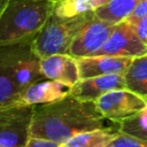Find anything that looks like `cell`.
<instances>
[{"label":"cell","instance_id":"obj_13","mask_svg":"<svg viewBox=\"0 0 147 147\" xmlns=\"http://www.w3.org/2000/svg\"><path fill=\"white\" fill-rule=\"evenodd\" d=\"M125 87L147 101V54L133 57L124 74Z\"/></svg>","mask_w":147,"mask_h":147},{"label":"cell","instance_id":"obj_15","mask_svg":"<svg viewBox=\"0 0 147 147\" xmlns=\"http://www.w3.org/2000/svg\"><path fill=\"white\" fill-rule=\"evenodd\" d=\"M138 0H110L105 5L95 8L94 14L109 23L117 24L126 20L134 10Z\"/></svg>","mask_w":147,"mask_h":147},{"label":"cell","instance_id":"obj_5","mask_svg":"<svg viewBox=\"0 0 147 147\" xmlns=\"http://www.w3.org/2000/svg\"><path fill=\"white\" fill-rule=\"evenodd\" d=\"M34 106L13 105L0 109V147H23L31 137Z\"/></svg>","mask_w":147,"mask_h":147},{"label":"cell","instance_id":"obj_11","mask_svg":"<svg viewBox=\"0 0 147 147\" xmlns=\"http://www.w3.org/2000/svg\"><path fill=\"white\" fill-rule=\"evenodd\" d=\"M40 69L46 79H52L72 87L79 79L77 59L70 54H53L40 59Z\"/></svg>","mask_w":147,"mask_h":147},{"label":"cell","instance_id":"obj_4","mask_svg":"<svg viewBox=\"0 0 147 147\" xmlns=\"http://www.w3.org/2000/svg\"><path fill=\"white\" fill-rule=\"evenodd\" d=\"M32 40L0 45V109L16 105L23 92L18 70L24 54L32 46Z\"/></svg>","mask_w":147,"mask_h":147},{"label":"cell","instance_id":"obj_22","mask_svg":"<svg viewBox=\"0 0 147 147\" xmlns=\"http://www.w3.org/2000/svg\"><path fill=\"white\" fill-rule=\"evenodd\" d=\"M8 2H9V0H0V17H1V15H2L3 10L6 9V7H7Z\"/></svg>","mask_w":147,"mask_h":147},{"label":"cell","instance_id":"obj_12","mask_svg":"<svg viewBox=\"0 0 147 147\" xmlns=\"http://www.w3.org/2000/svg\"><path fill=\"white\" fill-rule=\"evenodd\" d=\"M133 57L113 55H92L78 57V69L80 78H90L102 75L125 74Z\"/></svg>","mask_w":147,"mask_h":147},{"label":"cell","instance_id":"obj_14","mask_svg":"<svg viewBox=\"0 0 147 147\" xmlns=\"http://www.w3.org/2000/svg\"><path fill=\"white\" fill-rule=\"evenodd\" d=\"M117 133V130H111L110 127L95 129L91 131H84L75 134L68 141H65L63 147H108Z\"/></svg>","mask_w":147,"mask_h":147},{"label":"cell","instance_id":"obj_1","mask_svg":"<svg viewBox=\"0 0 147 147\" xmlns=\"http://www.w3.org/2000/svg\"><path fill=\"white\" fill-rule=\"evenodd\" d=\"M106 121L94 101L69 94L59 101L34 106L31 136L63 145L77 133L107 127Z\"/></svg>","mask_w":147,"mask_h":147},{"label":"cell","instance_id":"obj_2","mask_svg":"<svg viewBox=\"0 0 147 147\" xmlns=\"http://www.w3.org/2000/svg\"><path fill=\"white\" fill-rule=\"evenodd\" d=\"M54 8L55 0H9L0 17V45L33 39Z\"/></svg>","mask_w":147,"mask_h":147},{"label":"cell","instance_id":"obj_21","mask_svg":"<svg viewBox=\"0 0 147 147\" xmlns=\"http://www.w3.org/2000/svg\"><path fill=\"white\" fill-rule=\"evenodd\" d=\"M87 1L90 2L92 9L94 10L95 8H98V7L102 6V5H105L106 2H108V1H110V0H87Z\"/></svg>","mask_w":147,"mask_h":147},{"label":"cell","instance_id":"obj_19","mask_svg":"<svg viewBox=\"0 0 147 147\" xmlns=\"http://www.w3.org/2000/svg\"><path fill=\"white\" fill-rule=\"evenodd\" d=\"M23 147H63L61 144H57L53 140L40 138V137H30L26 144Z\"/></svg>","mask_w":147,"mask_h":147},{"label":"cell","instance_id":"obj_8","mask_svg":"<svg viewBox=\"0 0 147 147\" xmlns=\"http://www.w3.org/2000/svg\"><path fill=\"white\" fill-rule=\"evenodd\" d=\"M147 54V45L140 40L131 24L124 20L115 24L107 42L95 55L137 57Z\"/></svg>","mask_w":147,"mask_h":147},{"label":"cell","instance_id":"obj_18","mask_svg":"<svg viewBox=\"0 0 147 147\" xmlns=\"http://www.w3.org/2000/svg\"><path fill=\"white\" fill-rule=\"evenodd\" d=\"M127 22L131 24V26L133 28L134 32L140 38V40L147 45V16Z\"/></svg>","mask_w":147,"mask_h":147},{"label":"cell","instance_id":"obj_17","mask_svg":"<svg viewBox=\"0 0 147 147\" xmlns=\"http://www.w3.org/2000/svg\"><path fill=\"white\" fill-rule=\"evenodd\" d=\"M108 147H147V142L136 137L117 131L115 138L108 145Z\"/></svg>","mask_w":147,"mask_h":147},{"label":"cell","instance_id":"obj_3","mask_svg":"<svg viewBox=\"0 0 147 147\" xmlns=\"http://www.w3.org/2000/svg\"><path fill=\"white\" fill-rule=\"evenodd\" d=\"M92 11L72 17H64L53 11L32 40V49L36 55L41 59L53 54H69L76 34Z\"/></svg>","mask_w":147,"mask_h":147},{"label":"cell","instance_id":"obj_6","mask_svg":"<svg viewBox=\"0 0 147 147\" xmlns=\"http://www.w3.org/2000/svg\"><path fill=\"white\" fill-rule=\"evenodd\" d=\"M114 26L115 24L99 18L94 11H92L76 34L70 46L69 54L76 59L95 55L107 42Z\"/></svg>","mask_w":147,"mask_h":147},{"label":"cell","instance_id":"obj_20","mask_svg":"<svg viewBox=\"0 0 147 147\" xmlns=\"http://www.w3.org/2000/svg\"><path fill=\"white\" fill-rule=\"evenodd\" d=\"M147 16V0H138V3L133 13L126 18V21H133Z\"/></svg>","mask_w":147,"mask_h":147},{"label":"cell","instance_id":"obj_10","mask_svg":"<svg viewBox=\"0 0 147 147\" xmlns=\"http://www.w3.org/2000/svg\"><path fill=\"white\" fill-rule=\"evenodd\" d=\"M71 94V87L52 79H44L28 86L18 96L16 105L37 106L59 101Z\"/></svg>","mask_w":147,"mask_h":147},{"label":"cell","instance_id":"obj_16","mask_svg":"<svg viewBox=\"0 0 147 147\" xmlns=\"http://www.w3.org/2000/svg\"><path fill=\"white\" fill-rule=\"evenodd\" d=\"M117 131L147 142V107L138 114L118 122Z\"/></svg>","mask_w":147,"mask_h":147},{"label":"cell","instance_id":"obj_9","mask_svg":"<svg viewBox=\"0 0 147 147\" xmlns=\"http://www.w3.org/2000/svg\"><path fill=\"white\" fill-rule=\"evenodd\" d=\"M125 87L124 74L102 75L90 78H80L72 87L71 94L84 101H96L103 94Z\"/></svg>","mask_w":147,"mask_h":147},{"label":"cell","instance_id":"obj_7","mask_svg":"<svg viewBox=\"0 0 147 147\" xmlns=\"http://www.w3.org/2000/svg\"><path fill=\"white\" fill-rule=\"evenodd\" d=\"M95 105L106 119L118 123L145 109L147 101L127 88H119L103 94Z\"/></svg>","mask_w":147,"mask_h":147}]
</instances>
